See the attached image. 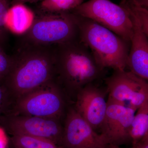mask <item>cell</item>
I'll return each instance as SVG.
<instances>
[{
  "instance_id": "obj_11",
  "label": "cell",
  "mask_w": 148,
  "mask_h": 148,
  "mask_svg": "<svg viewBox=\"0 0 148 148\" xmlns=\"http://www.w3.org/2000/svg\"><path fill=\"white\" fill-rule=\"evenodd\" d=\"M76 97L74 109L94 130L100 128L107 108L104 91L91 83L80 89Z\"/></svg>"
},
{
  "instance_id": "obj_24",
  "label": "cell",
  "mask_w": 148,
  "mask_h": 148,
  "mask_svg": "<svg viewBox=\"0 0 148 148\" xmlns=\"http://www.w3.org/2000/svg\"><path fill=\"white\" fill-rule=\"evenodd\" d=\"M107 148H123L120 147V146L115 145H112V144H109L107 146Z\"/></svg>"
},
{
  "instance_id": "obj_9",
  "label": "cell",
  "mask_w": 148,
  "mask_h": 148,
  "mask_svg": "<svg viewBox=\"0 0 148 148\" xmlns=\"http://www.w3.org/2000/svg\"><path fill=\"white\" fill-rule=\"evenodd\" d=\"M136 111L107 101L106 115L100 128L108 145L120 146L131 142L130 127Z\"/></svg>"
},
{
  "instance_id": "obj_18",
  "label": "cell",
  "mask_w": 148,
  "mask_h": 148,
  "mask_svg": "<svg viewBox=\"0 0 148 148\" xmlns=\"http://www.w3.org/2000/svg\"><path fill=\"white\" fill-rule=\"evenodd\" d=\"M11 57L9 56L0 47V80L6 76L11 65Z\"/></svg>"
},
{
  "instance_id": "obj_15",
  "label": "cell",
  "mask_w": 148,
  "mask_h": 148,
  "mask_svg": "<svg viewBox=\"0 0 148 148\" xmlns=\"http://www.w3.org/2000/svg\"><path fill=\"white\" fill-rule=\"evenodd\" d=\"M12 142L15 148H61L50 140L20 134L13 135Z\"/></svg>"
},
{
  "instance_id": "obj_4",
  "label": "cell",
  "mask_w": 148,
  "mask_h": 148,
  "mask_svg": "<svg viewBox=\"0 0 148 148\" xmlns=\"http://www.w3.org/2000/svg\"><path fill=\"white\" fill-rule=\"evenodd\" d=\"M22 44L53 46L79 38L77 17L71 12L45 13L36 16L30 30L23 35Z\"/></svg>"
},
{
  "instance_id": "obj_20",
  "label": "cell",
  "mask_w": 148,
  "mask_h": 148,
  "mask_svg": "<svg viewBox=\"0 0 148 148\" xmlns=\"http://www.w3.org/2000/svg\"><path fill=\"white\" fill-rule=\"evenodd\" d=\"M135 148H148V135L145 136L139 143L133 146Z\"/></svg>"
},
{
  "instance_id": "obj_6",
  "label": "cell",
  "mask_w": 148,
  "mask_h": 148,
  "mask_svg": "<svg viewBox=\"0 0 148 148\" xmlns=\"http://www.w3.org/2000/svg\"><path fill=\"white\" fill-rule=\"evenodd\" d=\"M108 101L137 111L148 101L147 81L131 71L116 70L106 80Z\"/></svg>"
},
{
  "instance_id": "obj_7",
  "label": "cell",
  "mask_w": 148,
  "mask_h": 148,
  "mask_svg": "<svg viewBox=\"0 0 148 148\" xmlns=\"http://www.w3.org/2000/svg\"><path fill=\"white\" fill-rule=\"evenodd\" d=\"M64 102L60 90L52 80L19 98L18 108L23 115L58 119Z\"/></svg>"
},
{
  "instance_id": "obj_17",
  "label": "cell",
  "mask_w": 148,
  "mask_h": 148,
  "mask_svg": "<svg viewBox=\"0 0 148 148\" xmlns=\"http://www.w3.org/2000/svg\"><path fill=\"white\" fill-rule=\"evenodd\" d=\"M9 6L7 0H0V47L8 39V31L6 29L4 18Z\"/></svg>"
},
{
  "instance_id": "obj_14",
  "label": "cell",
  "mask_w": 148,
  "mask_h": 148,
  "mask_svg": "<svg viewBox=\"0 0 148 148\" xmlns=\"http://www.w3.org/2000/svg\"><path fill=\"white\" fill-rule=\"evenodd\" d=\"M137 111L130 132L133 147L145 136L148 135V101L140 106Z\"/></svg>"
},
{
  "instance_id": "obj_16",
  "label": "cell",
  "mask_w": 148,
  "mask_h": 148,
  "mask_svg": "<svg viewBox=\"0 0 148 148\" xmlns=\"http://www.w3.org/2000/svg\"><path fill=\"white\" fill-rule=\"evenodd\" d=\"M84 0H41L40 8L45 13L69 12L81 4Z\"/></svg>"
},
{
  "instance_id": "obj_13",
  "label": "cell",
  "mask_w": 148,
  "mask_h": 148,
  "mask_svg": "<svg viewBox=\"0 0 148 148\" xmlns=\"http://www.w3.org/2000/svg\"><path fill=\"white\" fill-rule=\"evenodd\" d=\"M36 16L31 8L23 3L12 5L4 18L6 29L14 34L23 36L33 26Z\"/></svg>"
},
{
  "instance_id": "obj_21",
  "label": "cell",
  "mask_w": 148,
  "mask_h": 148,
  "mask_svg": "<svg viewBox=\"0 0 148 148\" xmlns=\"http://www.w3.org/2000/svg\"><path fill=\"white\" fill-rule=\"evenodd\" d=\"M133 1L138 5L148 9V0H133Z\"/></svg>"
},
{
  "instance_id": "obj_1",
  "label": "cell",
  "mask_w": 148,
  "mask_h": 148,
  "mask_svg": "<svg viewBox=\"0 0 148 148\" xmlns=\"http://www.w3.org/2000/svg\"><path fill=\"white\" fill-rule=\"evenodd\" d=\"M11 59L5 79L8 87L19 98L54 79V45L22 44Z\"/></svg>"
},
{
  "instance_id": "obj_23",
  "label": "cell",
  "mask_w": 148,
  "mask_h": 148,
  "mask_svg": "<svg viewBox=\"0 0 148 148\" xmlns=\"http://www.w3.org/2000/svg\"><path fill=\"white\" fill-rule=\"evenodd\" d=\"M3 90L0 86V104L3 101Z\"/></svg>"
},
{
  "instance_id": "obj_25",
  "label": "cell",
  "mask_w": 148,
  "mask_h": 148,
  "mask_svg": "<svg viewBox=\"0 0 148 148\" xmlns=\"http://www.w3.org/2000/svg\"><path fill=\"white\" fill-rule=\"evenodd\" d=\"M21 0H12V5L15 4L16 3H20Z\"/></svg>"
},
{
  "instance_id": "obj_2",
  "label": "cell",
  "mask_w": 148,
  "mask_h": 148,
  "mask_svg": "<svg viewBox=\"0 0 148 148\" xmlns=\"http://www.w3.org/2000/svg\"><path fill=\"white\" fill-rule=\"evenodd\" d=\"M55 76L70 90L76 92L102 76L104 69L90 51L78 39L54 45Z\"/></svg>"
},
{
  "instance_id": "obj_5",
  "label": "cell",
  "mask_w": 148,
  "mask_h": 148,
  "mask_svg": "<svg viewBox=\"0 0 148 148\" xmlns=\"http://www.w3.org/2000/svg\"><path fill=\"white\" fill-rule=\"evenodd\" d=\"M71 12L91 19L125 40L130 41L133 27L129 14L121 6L110 0H89Z\"/></svg>"
},
{
  "instance_id": "obj_3",
  "label": "cell",
  "mask_w": 148,
  "mask_h": 148,
  "mask_svg": "<svg viewBox=\"0 0 148 148\" xmlns=\"http://www.w3.org/2000/svg\"><path fill=\"white\" fill-rule=\"evenodd\" d=\"M77 16L80 40L89 49L100 67L124 70L129 42L91 19Z\"/></svg>"
},
{
  "instance_id": "obj_19",
  "label": "cell",
  "mask_w": 148,
  "mask_h": 148,
  "mask_svg": "<svg viewBox=\"0 0 148 148\" xmlns=\"http://www.w3.org/2000/svg\"><path fill=\"white\" fill-rule=\"evenodd\" d=\"M8 140L6 133L2 127H0V148H7Z\"/></svg>"
},
{
  "instance_id": "obj_8",
  "label": "cell",
  "mask_w": 148,
  "mask_h": 148,
  "mask_svg": "<svg viewBox=\"0 0 148 148\" xmlns=\"http://www.w3.org/2000/svg\"><path fill=\"white\" fill-rule=\"evenodd\" d=\"M66 148H107L106 138L71 108L67 114L61 145Z\"/></svg>"
},
{
  "instance_id": "obj_22",
  "label": "cell",
  "mask_w": 148,
  "mask_h": 148,
  "mask_svg": "<svg viewBox=\"0 0 148 148\" xmlns=\"http://www.w3.org/2000/svg\"><path fill=\"white\" fill-rule=\"evenodd\" d=\"M41 0H21L20 3L24 4L26 3H37Z\"/></svg>"
},
{
  "instance_id": "obj_10",
  "label": "cell",
  "mask_w": 148,
  "mask_h": 148,
  "mask_svg": "<svg viewBox=\"0 0 148 148\" xmlns=\"http://www.w3.org/2000/svg\"><path fill=\"white\" fill-rule=\"evenodd\" d=\"M10 127L13 135L44 138L61 145L64 128L58 119L22 115L11 120Z\"/></svg>"
},
{
  "instance_id": "obj_12",
  "label": "cell",
  "mask_w": 148,
  "mask_h": 148,
  "mask_svg": "<svg viewBox=\"0 0 148 148\" xmlns=\"http://www.w3.org/2000/svg\"><path fill=\"white\" fill-rule=\"evenodd\" d=\"M133 27L131 47L127 61V67L138 76L148 79V35L135 18L130 17Z\"/></svg>"
}]
</instances>
